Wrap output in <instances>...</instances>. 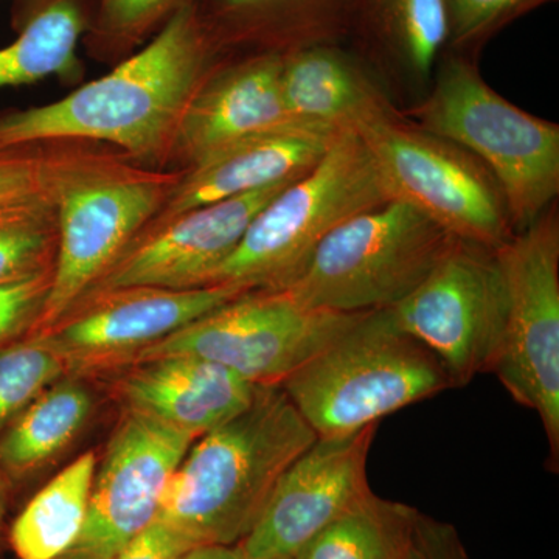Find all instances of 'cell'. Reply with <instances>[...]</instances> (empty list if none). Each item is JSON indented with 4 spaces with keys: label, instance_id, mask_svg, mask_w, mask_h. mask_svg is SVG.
<instances>
[{
    "label": "cell",
    "instance_id": "cell-16",
    "mask_svg": "<svg viewBox=\"0 0 559 559\" xmlns=\"http://www.w3.org/2000/svg\"><path fill=\"white\" fill-rule=\"evenodd\" d=\"M280 72L282 53L275 51L210 70L183 110L170 160L186 170L241 140L293 123Z\"/></svg>",
    "mask_w": 559,
    "mask_h": 559
},
{
    "label": "cell",
    "instance_id": "cell-21",
    "mask_svg": "<svg viewBox=\"0 0 559 559\" xmlns=\"http://www.w3.org/2000/svg\"><path fill=\"white\" fill-rule=\"evenodd\" d=\"M90 380L66 374L0 433V469L10 485L31 479L60 457L86 428L95 407Z\"/></svg>",
    "mask_w": 559,
    "mask_h": 559
},
{
    "label": "cell",
    "instance_id": "cell-13",
    "mask_svg": "<svg viewBox=\"0 0 559 559\" xmlns=\"http://www.w3.org/2000/svg\"><path fill=\"white\" fill-rule=\"evenodd\" d=\"M193 443L180 430L123 411L95 471L84 527L60 559H110L145 532Z\"/></svg>",
    "mask_w": 559,
    "mask_h": 559
},
{
    "label": "cell",
    "instance_id": "cell-34",
    "mask_svg": "<svg viewBox=\"0 0 559 559\" xmlns=\"http://www.w3.org/2000/svg\"><path fill=\"white\" fill-rule=\"evenodd\" d=\"M175 559H245L238 546L194 547Z\"/></svg>",
    "mask_w": 559,
    "mask_h": 559
},
{
    "label": "cell",
    "instance_id": "cell-18",
    "mask_svg": "<svg viewBox=\"0 0 559 559\" xmlns=\"http://www.w3.org/2000/svg\"><path fill=\"white\" fill-rule=\"evenodd\" d=\"M259 385L197 356H160L116 373L123 411L143 415L200 439L248 409Z\"/></svg>",
    "mask_w": 559,
    "mask_h": 559
},
{
    "label": "cell",
    "instance_id": "cell-6",
    "mask_svg": "<svg viewBox=\"0 0 559 559\" xmlns=\"http://www.w3.org/2000/svg\"><path fill=\"white\" fill-rule=\"evenodd\" d=\"M388 201V190L362 140L356 132H341L318 165L260 210L212 285L286 288L331 231Z\"/></svg>",
    "mask_w": 559,
    "mask_h": 559
},
{
    "label": "cell",
    "instance_id": "cell-32",
    "mask_svg": "<svg viewBox=\"0 0 559 559\" xmlns=\"http://www.w3.org/2000/svg\"><path fill=\"white\" fill-rule=\"evenodd\" d=\"M409 559H471L457 528L417 511Z\"/></svg>",
    "mask_w": 559,
    "mask_h": 559
},
{
    "label": "cell",
    "instance_id": "cell-29",
    "mask_svg": "<svg viewBox=\"0 0 559 559\" xmlns=\"http://www.w3.org/2000/svg\"><path fill=\"white\" fill-rule=\"evenodd\" d=\"M76 143L0 150V207L53 191Z\"/></svg>",
    "mask_w": 559,
    "mask_h": 559
},
{
    "label": "cell",
    "instance_id": "cell-35",
    "mask_svg": "<svg viewBox=\"0 0 559 559\" xmlns=\"http://www.w3.org/2000/svg\"><path fill=\"white\" fill-rule=\"evenodd\" d=\"M10 481L0 469V543H2L3 521H5L7 507H9Z\"/></svg>",
    "mask_w": 559,
    "mask_h": 559
},
{
    "label": "cell",
    "instance_id": "cell-19",
    "mask_svg": "<svg viewBox=\"0 0 559 559\" xmlns=\"http://www.w3.org/2000/svg\"><path fill=\"white\" fill-rule=\"evenodd\" d=\"M280 86L290 120L308 127L356 132L396 112L378 81L331 44L282 53Z\"/></svg>",
    "mask_w": 559,
    "mask_h": 559
},
{
    "label": "cell",
    "instance_id": "cell-23",
    "mask_svg": "<svg viewBox=\"0 0 559 559\" xmlns=\"http://www.w3.org/2000/svg\"><path fill=\"white\" fill-rule=\"evenodd\" d=\"M90 31L80 0H47L22 22L20 35L0 47V91L50 76L79 75L76 50Z\"/></svg>",
    "mask_w": 559,
    "mask_h": 559
},
{
    "label": "cell",
    "instance_id": "cell-17",
    "mask_svg": "<svg viewBox=\"0 0 559 559\" xmlns=\"http://www.w3.org/2000/svg\"><path fill=\"white\" fill-rule=\"evenodd\" d=\"M340 134L293 121L227 146L182 170L156 218L143 230L191 209L299 179Z\"/></svg>",
    "mask_w": 559,
    "mask_h": 559
},
{
    "label": "cell",
    "instance_id": "cell-20",
    "mask_svg": "<svg viewBox=\"0 0 559 559\" xmlns=\"http://www.w3.org/2000/svg\"><path fill=\"white\" fill-rule=\"evenodd\" d=\"M359 0H204L198 2L216 47L252 46L257 53L330 44Z\"/></svg>",
    "mask_w": 559,
    "mask_h": 559
},
{
    "label": "cell",
    "instance_id": "cell-28",
    "mask_svg": "<svg viewBox=\"0 0 559 559\" xmlns=\"http://www.w3.org/2000/svg\"><path fill=\"white\" fill-rule=\"evenodd\" d=\"M198 0H100L92 35L98 50L123 53Z\"/></svg>",
    "mask_w": 559,
    "mask_h": 559
},
{
    "label": "cell",
    "instance_id": "cell-24",
    "mask_svg": "<svg viewBox=\"0 0 559 559\" xmlns=\"http://www.w3.org/2000/svg\"><path fill=\"white\" fill-rule=\"evenodd\" d=\"M417 511L370 489L293 559H409Z\"/></svg>",
    "mask_w": 559,
    "mask_h": 559
},
{
    "label": "cell",
    "instance_id": "cell-7",
    "mask_svg": "<svg viewBox=\"0 0 559 559\" xmlns=\"http://www.w3.org/2000/svg\"><path fill=\"white\" fill-rule=\"evenodd\" d=\"M457 238L390 200L336 227L288 289L320 311L389 310L421 285Z\"/></svg>",
    "mask_w": 559,
    "mask_h": 559
},
{
    "label": "cell",
    "instance_id": "cell-22",
    "mask_svg": "<svg viewBox=\"0 0 559 559\" xmlns=\"http://www.w3.org/2000/svg\"><path fill=\"white\" fill-rule=\"evenodd\" d=\"M98 459L83 452L28 500L10 528L20 559H60L79 538L90 511Z\"/></svg>",
    "mask_w": 559,
    "mask_h": 559
},
{
    "label": "cell",
    "instance_id": "cell-26",
    "mask_svg": "<svg viewBox=\"0 0 559 559\" xmlns=\"http://www.w3.org/2000/svg\"><path fill=\"white\" fill-rule=\"evenodd\" d=\"M57 240L55 189L0 207V285L51 270Z\"/></svg>",
    "mask_w": 559,
    "mask_h": 559
},
{
    "label": "cell",
    "instance_id": "cell-27",
    "mask_svg": "<svg viewBox=\"0 0 559 559\" xmlns=\"http://www.w3.org/2000/svg\"><path fill=\"white\" fill-rule=\"evenodd\" d=\"M68 374L64 362L38 336L0 348V433L36 396Z\"/></svg>",
    "mask_w": 559,
    "mask_h": 559
},
{
    "label": "cell",
    "instance_id": "cell-10",
    "mask_svg": "<svg viewBox=\"0 0 559 559\" xmlns=\"http://www.w3.org/2000/svg\"><path fill=\"white\" fill-rule=\"evenodd\" d=\"M360 314L314 310L285 288L249 290L143 349L130 366L189 355L219 364L253 385H282Z\"/></svg>",
    "mask_w": 559,
    "mask_h": 559
},
{
    "label": "cell",
    "instance_id": "cell-25",
    "mask_svg": "<svg viewBox=\"0 0 559 559\" xmlns=\"http://www.w3.org/2000/svg\"><path fill=\"white\" fill-rule=\"evenodd\" d=\"M389 64L414 86L430 84L450 39L444 0H366Z\"/></svg>",
    "mask_w": 559,
    "mask_h": 559
},
{
    "label": "cell",
    "instance_id": "cell-8",
    "mask_svg": "<svg viewBox=\"0 0 559 559\" xmlns=\"http://www.w3.org/2000/svg\"><path fill=\"white\" fill-rule=\"evenodd\" d=\"M507 312L492 374L538 415L550 469L559 466V216L551 205L527 229L495 250Z\"/></svg>",
    "mask_w": 559,
    "mask_h": 559
},
{
    "label": "cell",
    "instance_id": "cell-4",
    "mask_svg": "<svg viewBox=\"0 0 559 559\" xmlns=\"http://www.w3.org/2000/svg\"><path fill=\"white\" fill-rule=\"evenodd\" d=\"M180 173L142 167L121 153L76 143L55 183L58 240L49 296L33 333L83 300L156 218Z\"/></svg>",
    "mask_w": 559,
    "mask_h": 559
},
{
    "label": "cell",
    "instance_id": "cell-30",
    "mask_svg": "<svg viewBox=\"0 0 559 559\" xmlns=\"http://www.w3.org/2000/svg\"><path fill=\"white\" fill-rule=\"evenodd\" d=\"M550 0H444L450 39L457 49L479 46L503 25Z\"/></svg>",
    "mask_w": 559,
    "mask_h": 559
},
{
    "label": "cell",
    "instance_id": "cell-9",
    "mask_svg": "<svg viewBox=\"0 0 559 559\" xmlns=\"http://www.w3.org/2000/svg\"><path fill=\"white\" fill-rule=\"evenodd\" d=\"M356 134L390 200L406 202L457 240L491 250L516 234L499 183L468 151L419 130L399 110Z\"/></svg>",
    "mask_w": 559,
    "mask_h": 559
},
{
    "label": "cell",
    "instance_id": "cell-33",
    "mask_svg": "<svg viewBox=\"0 0 559 559\" xmlns=\"http://www.w3.org/2000/svg\"><path fill=\"white\" fill-rule=\"evenodd\" d=\"M190 549L194 547L178 530L156 520L110 559H175Z\"/></svg>",
    "mask_w": 559,
    "mask_h": 559
},
{
    "label": "cell",
    "instance_id": "cell-2",
    "mask_svg": "<svg viewBox=\"0 0 559 559\" xmlns=\"http://www.w3.org/2000/svg\"><path fill=\"white\" fill-rule=\"evenodd\" d=\"M316 439L285 390L259 385L248 409L194 440L157 520L193 547L238 546L280 476Z\"/></svg>",
    "mask_w": 559,
    "mask_h": 559
},
{
    "label": "cell",
    "instance_id": "cell-31",
    "mask_svg": "<svg viewBox=\"0 0 559 559\" xmlns=\"http://www.w3.org/2000/svg\"><path fill=\"white\" fill-rule=\"evenodd\" d=\"M51 270L0 285V348L35 330L49 296Z\"/></svg>",
    "mask_w": 559,
    "mask_h": 559
},
{
    "label": "cell",
    "instance_id": "cell-5",
    "mask_svg": "<svg viewBox=\"0 0 559 559\" xmlns=\"http://www.w3.org/2000/svg\"><path fill=\"white\" fill-rule=\"evenodd\" d=\"M419 130L455 143L499 183L514 231L555 204L559 194V127L506 100L473 62L437 64L428 95L407 110Z\"/></svg>",
    "mask_w": 559,
    "mask_h": 559
},
{
    "label": "cell",
    "instance_id": "cell-1",
    "mask_svg": "<svg viewBox=\"0 0 559 559\" xmlns=\"http://www.w3.org/2000/svg\"><path fill=\"white\" fill-rule=\"evenodd\" d=\"M219 49L198 2L100 79L61 100L0 114V150L47 143H108L142 167H164L183 110Z\"/></svg>",
    "mask_w": 559,
    "mask_h": 559
},
{
    "label": "cell",
    "instance_id": "cell-11",
    "mask_svg": "<svg viewBox=\"0 0 559 559\" xmlns=\"http://www.w3.org/2000/svg\"><path fill=\"white\" fill-rule=\"evenodd\" d=\"M389 311L443 364L452 388L491 373L507 312L495 250L455 240L421 285Z\"/></svg>",
    "mask_w": 559,
    "mask_h": 559
},
{
    "label": "cell",
    "instance_id": "cell-15",
    "mask_svg": "<svg viewBox=\"0 0 559 559\" xmlns=\"http://www.w3.org/2000/svg\"><path fill=\"white\" fill-rule=\"evenodd\" d=\"M290 182L191 209L143 230L87 296L123 288L212 286L216 271L240 245L252 219Z\"/></svg>",
    "mask_w": 559,
    "mask_h": 559
},
{
    "label": "cell",
    "instance_id": "cell-14",
    "mask_svg": "<svg viewBox=\"0 0 559 559\" xmlns=\"http://www.w3.org/2000/svg\"><path fill=\"white\" fill-rule=\"evenodd\" d=\"M378 426L318 437L285 469L249 535L245 559H293L301 547L370 491L369 455Z\"/></svg>",
    "mask_w": 559,
    "mask_h": 559
},
{
    "label": "cell",
    "instance_id": "cell-3",
    "mask_svg": "<svg viewBox=\"0 0 559 559\" xmlns=\"http://www.w3.org/2000/svg\"><path fill=\"white\" fill-rule=\"evenodd\" d=\"M280 388L318 437L380 425L390 414L454 389L443 364L389 310L362 312Z\"/></svg>",
    "mask_w": 559,
    "mask_h": 559
},
{
    "label": "cell",
    "instance_id": "cell-12",
    "mask_svg": "<svg viewBox=\"0 0 559 559\" xmlns=\"http://www.w3.org/2000/svg\"><path fill=\"white\" fill-rule=\"evenodd\" d=\"M249 290L230 285L198 289L123 288L84 297L49 329L33 333L91 380L130 366L143 349Z\"/></svg>",
    "mask_w": 559,
    "mask_h": 559
}]
</instances>
